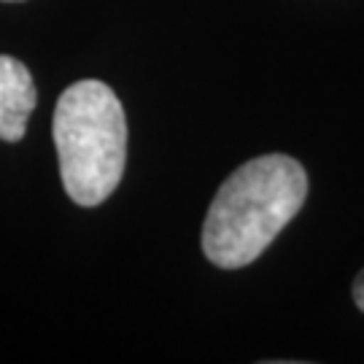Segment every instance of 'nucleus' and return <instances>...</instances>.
Instances as JSON below:
<instances>
[{
  "mask_svg": "<svg viewBox=\"0 0 364 364\" xmlns=\"http://www.w3.org/2000/svg\"><path fill=\"white\" fill-rule=\"evenodd\" d=\"M3 3H22V0H3Z\"/></svg>",
  "mask_w": 364,
  "mask_h": 364,
  "instance_id": "5",
  "label": "nucleus"
},
{
  "mask_svg": "<svg viewBox=\"0 0 364 364\" xmlns=\"http://www.w3.org/2000/svg\"><path fill=\"white\" fill-rule=\"evenodd\" d=\"M308 197V173L294 156L248 159L219 186L203 227V251L216 267L257 262Z\"/></svg>",
  "mask_w": 364,
  "mask_h": 364,
  "instance_id": "1",
  "label": "nucleus"
},
{
  "mask_svg": "<svg viewBox=\"0 0 364 364\" xmlns=\"http://www.w3.org/2000/svg\"><path fill=\"white\" fill-rule=\"evenodd\" d=\"M353 302H356V308L364 313V270L356 275V281H353Z\"/></svg>",
  "mask_w": 364,
  "mask_h": 364,
  "instance_id": "4",
  "label": "nucleus"
},
{
  "mask_svg": "<svg viewBox=\"0 0 364 364\" xmlns=\"http://www.w3.org/2000/svg\"><path fill=\"white\" fill-rule=\"evenodd\" d=\"M52 135L68 197L81 208L105 203L127 162V119L114 90L97 78L68 87L54 108Z\"/></svg>",
  "mask_w": 364,
  "mask_h": 364,
  "instance_id": "2",
  "label": "nucleus"
},
{
  "mask_svg": "<svg viewBox=\"0 0 364 364\" xmlns=\"http://www.w3.org/2000/svg\"><path fill=\"white\" fill-rule=\"evenodd\" d=\"M36 103L38 92L27 65L16 57L0 54V141L16 144L25 138Z\"/></svg>",
  "mask_w": 364,
  "mask_h": 364,
  "instance_id": "3",
  "label": "nucleus"
}]
</instances>
